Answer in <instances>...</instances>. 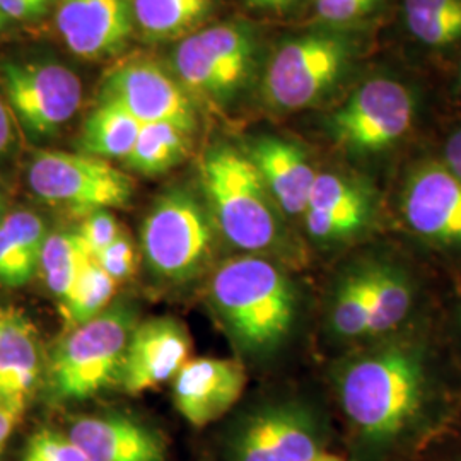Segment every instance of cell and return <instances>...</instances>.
I'll list each match as a JSON object with an SVG mask.
<instances>
[{
	"label": "cell",
	"instance_id": "cell-1",
	"mask_svg": "<svg viewBox=\"0 0 461 461\" xmlns=\"http://www.w3.org/2000/svg\"><path fill=\"white\" fill-rule=\"evenodd\" d=\"M339 392L354 428L369 439H390L422 409L428 393L426 367L412 347H381L347 364Z\"/></svg>",
	"mask_w": 461,
	"mask_h": 461
},
{
	"label": "cell",
	"instance_id": "cell-2",
	"mask_svg": "<svg viewBox=\"0 0 461 461\" xmlns=\"http://www.w3.org/2000/svg\"><path fill=\"white\" fill-rule=\"evenodd\" d=\"M209 294L232 337L253 352L279 346L296 318L293 282L264 255L243 253L219 265Z\"/></svg>",
	"mask_w": 461,
	"mask_h": 461
},
{
	"label": "cell",
	"instance_id": "cell-3",
	"mask_svg": "<svg viewBox=\"0 0 461 461\" xmlns=\"http://www.w3.org/2000/svg\"><path fill=\"white\" fill-rule=\"evenodd\" d=\"M200 178L215 230L232 247L264 257L279 251L277 205L248 154L226 144L207 149L200 161Z\"/></svg>",
	"mask_w": 461,
	"mask_h": 461
},
{
	"label": "cell",
	"instance_id": "cell-4",
	"mask_svg": "<svg viewBox=\"0 0 461 461\" xmlns=\"http://www.w3.org/2000/svg\"><path fill=\"white\" fill-rule=\"evenodd\" d=\"M137 323L129 304H113L91 321L67 330L50 356L53 396L62 402H83L110 384H118Z\"/></svg>",
	"mask_w": 461,
	"mask_h": 461
},
{
	"label": "cell",
	"instance_id": "cell-5",
	"mask_svg": "<svg viewBox=\"0 0 461 461\" xmlns=\"http://www.w3.org/2000/svg\"><path fill=\"white\" fill-rule=\"evenodd\" d=\"M215 230L211 212L190 192H166L142 224L140 243L149 268L175 284L195 279L212 258Z\"/></svg>",
	"mask_w": 461,
	"mask_h": 461
},
{
	"label": "cell",
	"instance_id": "cell-6",
	"mask_svg": "<svg viewBox=\"0 0 461 461\" xmlns=\"http://www.w3.org/2000/svg\"><path fill=\"white\" fill-rule=\"evenodd\" d=\"M26 180L40 200L81 217L125 207L135 192L127 173L84 152H36Z\"/></svg>",
	"mask_w": 461,
	"mask_h": 461
},
{
	"label": "cell",
	"instance_id": "cell-7",
	"mask_svg": "<svg viewBox=\"0 0 461 461\" xmlns=\"http://www.w3.org/2000/svg\"><path fill=\"white\" fill-rule=\"evenodd\" d=\"M346 41L331 34H308L280 47L264 77L267 103L280 112H296L321 98L346 68Z\"/></svg>",
	"mask_w": 461,
	"mask_h": 461
},
{
	"label": "cell",
	"instance_id": "cell-8",
	"mask_svg": "<svg viewBox=\"0 0 461 461\" xmlns=\"http://www.w3.org/2000/svg\"><path fill=\"white\" fill-rule=\"evenodd\" d=\"M253 50L245 26L217 24L186 36L175 51L173 66L186 91L226 103L247 81Z\"/></svg>",
	"mask_w": 461,
	"mask_h": 461
},
{
	"label": "cell",
	"instance_id": "cell-9",
	"mask_svg": "<svg viewBox=\"0 0 461 461\" xmlns=\"http://www.w3.org/2000/svg\"><path fill=\"white\" fill-rule=\"evenodd\" d=\"M415 99L407 86L388 77L356 89L331 118L335 137L346 148L371 154L392 148L412 127Z\"/></svg>",
	"mask_w": 461,
	"mask_h": 461
},
{
	"label": "cell",
	"instance_id": "cell-10",
	"mask_svg": "<svg viewBox=\"0 0 461 461\" xmlns=\"http://www.w3.org/2000/svg\"><path fill=\"white\" fill-rule=\"evenodd\" d=\"M0 77L11 106L34 135L59 132L83 103L79 77L57 62H5Z\"/></svg>",
	"mask_w": 461,
	"mask_h": 461
},
{
	"label": "cell",
	"instance_id": "cell-11",
	"mask_svg": "<svg viewBox=\"0 0 461 461\" xmlns=\"http://www.w3.org/2000/svg\"><path fill=\"white\" fill-rule=\"evenodd\" d=\"M103 99L113 101L144 123H169L192 133L197 125L195 106L186 89L163 67L137 60L112 72L104 83Z\"/></svg>",
	"mask_w": 461,
	"mask_h": 461
},
{
	"label": "cell",
	"instance_id": "cell-12",
	"mask_svg": "<svg viewBox=\"0 0 461 461\" xmlns=\"http://www.w3.org/2000/svg\"><path fill=\"white\" fill-rule=\"evenodd\" d=\"M321 455L313 415L294 403L249 415L230 439V461H316Z\"/></svg>",
	"mask_w": 461,
	"mask_h": 461
},
{
	"label": "cell",
	"instance_id": "cell-13",
	"mask_svg": "<svg viewBox=\"0 0 461 461\" xmlns=\"http://www.w3.org/2000/svg\"><path fill=\"white\" fill-rule=\"evenodd\" d=\"M188 331L175 318L137 323L129 340L118 384L129 395H140L175 378L190 359Z\"/></svg>",
	"mask_w": 461,
	"mask_h": 461
},
{
	"label": "cell",
	"instance_id": "cell-14",
	"mask_svg": "<svg viewBox=\"0 0 461 461\" xmlns=\"http://www.w3.org/2000/svg\"><path fill=\"white\" fill-rule=\"evenodd\" d=\"M245 386L247 371L238 359H188L173 378L175 407L188 424L205 428L234 407Z\"/></svg>",
	"mask_w": 461,
	"mask_h": 461
},
{
	"label": "cell",
	"instance_id": "cell-15",
	"mask_svg": "<svg viewBox=\"0 0 461 461\" xmlns=\"http://www.w3.org/2000/svg\"><path fill=\"white\" fill-rule=\"evenodd\" d=\"M55 24L74 55L110 59L127 47L132 34L131 0H60Z\"/></svg>",
	"mask_w": 461,
	"mask_h": 461
},
{
	"label": "cell",
	"instance_id": "cell-16",
	"mask_svg": "<svg viewBox=\"0 0 461 461\" xmlns=\"http://www.w3.org/2000/svg\"><path fill=\"white\" fill-rule=\"evenodd\" d=\"M407 224L422 238L443 245H461V180L446 166L415 171L402 200Z\"/></svg>",
	"mask_w": 461,
	"mask_h": 461
},
{
	"label": "cell",
	"instance_id": "cell-17",
	"mask_svg": "<svg viewBox=\"0 0 461 461\" xmlns=\"http://www.w3.org/2000/svg\"><path fill=\"white\" fill-rule=\"evenodd\" d=\"M68 438L89 461H165L163 438L146 424L120 413L72 420Z\"/></svg>",
	"mask_w": 461,
	"mask_h": 461
},
{
	"label": "cell",
	"instance_id": "cell-18",
	"mask_svg": "<svg viewBox=\"0 0 461 461\" xmlns=\"http://www.w3.org/2000/svg\"><path fill=\"white\" fill-rule=\"evenodd\" d=\"M41 346L33 323L19 312L0 313V407L19 415L41 378Z\"/></svg>",
	"mask_w": 461,
	"mask_h": 461
},
{
	"label": "cell",
	"instance_id": "cell-19",
	"mask_svg": "<svg viewBox=\"0 0 461 461\" xmlns=\"http://www.w3.org/2000/svg\"><path fill=\"white\" fill-rule=\"evenodd\" d=\"M303 217L314 240L342 241L366 228L371 219V202L359 185L335 173H321L316 175Z\"/></svg>",
	"mask_w": 461,
	"mask_h": 461
},
{
	"label": "cell",
	"instance_id": "cell-20",
	"mask_svg": "<svg viewBox=\"0 0 461 461\" xmlns=\"http://www.w3.org/2000/svg\"><path fill=\"white\" fill-rule=\"evenodd\" d=\"M248 156L277 209L287 215L304 214L318 175L306 154L293 142L264 137L253 144Z\"/></svg>",
	"mask_w": 461,
	"mask_h": 461
},
{
	"label": "cell",
	"instance_id": "cell-21",
	"mask_svg": "<svg viewBox=\"0 0 461 461\" xmlns=\"http://www.w3.org/2000/svg\"><path fill=\"white\" fill-rule=\"evenodd\" d=\"M49 236L41 215L13 211L0 217V284L23 287L40 270L43 243Z\"/></svg>",
	"mask_w": 461,
	"mask_h": 461
},
{
	"label": "cell",
	"instance_id": "cell-22",
	"mask_svg": "<svg viewBox=\"0 0 461 461\" xmlns=\"http://www.w3.org/2000/svg\"><path fill=\"white\" fill-rule=\"evenodd\" d=\"M142 123L113 101L101 99L98 108L87 116L81 135L84 154L99 159H125Z\"/></svg>",
	"mask_w": 461,
	"mask_h": 461
},
{
	"label": "cell",
	"instance_id": "cell-23",
	"mask_svg": "<svg viewBox=\"0 0 461 461\" xmlns=\"http://www.w3.org/2000/svg\"><path fill=\"white\" fill-rule=\"evenodd\" d=\"M214 0H131L133 26L152 41L190 33L209 16Z\"/></svg>",
	"mask_w": 461,
	"mask_h": 461
},
{
	"label": "cell",
	"instance_id": "cell-24",
	"mask_svg": "<svg viewBox=\"0 0 461 461\" xmlns=\"http://www.w3.org/2000/svg\"><path fill=\"white\" fill-rule=\"evenodd\" d=\"M190 137L192 133L169 123H144L123 163L146 176L163 175L188 156Z\"/></svg>",
	"mask_w": 461,
	"mask_h": 461
},
{
	"label": "cell",
	"instance_id": "cell-25",
	"mask_svg": "<svg viewBox=\"0 0 461 461\" xmlns=\"http://www.w3.org/2000/svg\"><path fill=\"white\" fill-rule=\"evenodd\" d=\"M87 257L89 255L76 230H55L47 236L41 249L38 272L43 276V280L51 296L57 299L59 306L66 303Z\"/></svg>",
	"mask_w": 461,
	"mask_h": 461
},
{
	"label": "cell",
	"instance_id": "cell-26",
	"mask_svg": "<svg viewBox=\"0 0 461 461\" xmlns=\"http://www.w3.org/2000/svg\"><path fill=\"white\" fill-rule=\"evenodd\" d=\"M403 16L409 32L429 47L461 38V0H403Z\"/></svg>",
	"mask_w": 461,
	"mask_h": 461
},
{
	"label": "cell",
	"instance_id": "cell-27",
	"mask_svg": "<svg viewBox=\"0 0 461 461\" xmlns=\"http://www.w3.org/2000/svg\"><path fill=\"white\" fill-rule=\"evenodd\" d=\"M371 321L369 335L396 329L411 312L412 289L407 279L388 267L369 268Z\"/></svg>",
	"mask_w": 461,
	"mask_h": 461
},
{
	"label": "cell",
	"instance_id": "cell-28",
	"mask_svg": "<svg viewBox=\"0 0 461 461\" xmlns=\"http://www.w3.org/2000/svg\"><path fill=\"white\" fill-rule=\"evenodd\" d=\"M116 284L93 257H87L70 294L60 306L67 330L84 325L108 310L115 296Z\"/></svg>",
	"mask_w": 461,
	"mask_h": 461
},
{
	"label": "cell",
	"instance_id": "cell-29",
	"mask_svg": "<svg viewBox=\"0 0 461 461\" xmlns=\"http://www.w3.org/2000/svg\"><path fill=\"white\" fill-rule=\"evenodd\" d=\"M331 329L346 339L369 335L371 321V287L369 268L347 277L333 299L330 313Z\"/></svg>",
	"mask_w": 461,
	"mask_h": 461
},
{
	"label": "cell",
	"instance_id": "cell-30",
	"mask_svg": "<svg viewBox=\"0 0 461 461\" xmlns=\"http://www.w3.org/2000/svg\"><path fill=\"white\" fill-rule=\"evenodd\" d=\"M23 461H89L68 434L41 429L33 434L24 449Z\"/></svg>",
	"mask_w": 461,
	"mask_h": 461
},
{
	"label": "cell",
	"instance_id": "cell-31",
	"mask_svg": "<svg viewBox=\"0 0 461 461\" xmlns=\"http://www.w3.org/2000/svg\"><path fill=\"white\" fill-rule=\"evenodd\" d=\"M87 255L96 258L101 251L110 247L120 234V224L108 211H98L84 217L81 226L76 230Z\"/></svg>",
	"mask_w": 461,
	"mask_h": 461
},
{
	"label": "cell",
	"instance_id": "cell-32",
	"mask_svg": "<svg viewBox=\"0 0 461 461\" xmlns=\"http://www.w3.org/2000/svg\"><path fill=\"white\" fill-rule=\"evenodd\" d=\"M95 260L116 282L131 279L137 272V265H139L135 245L125 234H120L115 241L104 251H101Z\"/></svg>",
	"mask_w": 461,
	"mask_h": 461
},
{
	"label": "cell",
	"instance_id": "cell-33",
	"mask_svg": "<svg viewBox=\"0 0 461 461\" xmlns=\"http://www.w3.org/2000/svg\"><path fill=\"white\" fill-rule=\"evenodd\" d=\"M379 0H314L316 14L331 24H344L369 14Z\"/></svg>",
	"mask_w": 461,
	"mask_h": 461
},
{
	"label": "cell",
	"instance_id": "cell-34",
	"mask_svg": "<svg viewBox=\"0 0 461 461\" xmlns=\"http://www.w3.org/2000/svg\"><path fill=\"white\" fill-rule=\"evenodd\" d=\"M51 0H0V11L9 19H38L49 9Z\"/></svg>",
	"mask_w": 461,
	"mask_h": 461
},
{
	"label": "cell",
	"instance_id": "cell-35",
	"mask_svg": "<svg viewBox=\"0 0 461 461\" xmlns=\"http://www.w3.org/2000/svg\"><path fill=\"white\" fill-rule=\"evenodd\" d=\"M446 167L461 180V129L453 133L445 148Z\"/></svg>",
	"mask_w": 461,
	"mask_h": 461
},
{
	"label": "cell",
	"instance_id": "cell-36",
	"mask_svg": "<svg viewBox=\"0 0 461 461\" xmlns=\"http://www.w3.org/2000/svg\"><path fill=\"white\" fill-rule=\"evenodd\" d=\"M14 140V131L9 110L5 106V101L0 95V156H4Z\"/></svg>",
	"mask_w": 461,
	"mask_h": 461
},
{
	"label": "cell",
	"instance_id": "cell-37",
	"mask_svg": "<svg viewBox=\"0 0 461 461\" xmlns=\"http://www.w3.org/2000/svg\"><path fill=\"white\" fill-rule=\"evenodd\" d=\"M17 420H19V413L0 407V447H4L5 441L13 434V430L16 428Z\"/></svg>",
	"mask_w": 461,
	"mask_h": 461
},
{
	"label": "cell",
	"instance_id": "cell-38",
	"mask_svg": "<svg viewBox=\"0 0 461 461\" xmlns=\"http://www.w3.org/2000/svg\"><path fill=\"white\" fill-rule=\"evenodd\" d=\"M296 0H247L248 5L253 9H270V11H279L291 4H294Z\"/></svg>",
	"mask_w": 461,
	"mask_h": 461
},
{
	"label": "cell",
	"instance_id": "cell-39",
	"mask_svg": "<svg viewBox=\"0 0 461 461\" xmlns=\"http://www.w3.org/2000/svg\"><path fill=\"white\" fill-rule=\"evenodd\" d=\"M316 461H346L342 460L340 456H335V455H327V453H323L320 458Z\"/></svg>",
	"mask_w": 461,
	"mask_h": 461
},
{
	"label": "cell",
	"instance_id": "cell-40",
	"mask_svg": "<svg viewBox=\"0 0 461 461\" xmlns=\"http://www.w3.org/2000/svg\"><path fill=\"white\" fill-rule=\"evenodd\" d=\"M9 21H11V19H9V17L5 16V14L0 11V32H2V30L7 26V23H9Z\"/></svg>",
	"mask_w": 461,
	"mask_h": 461
},
{
	"label": "cell",
	"instance_id": "cell-41",
	"mask_svg": "<svg viewBox=\"0 0 461 461\" xmlns=\"http://www.w3.org/2000/svg\"><path fill=\"white\" fill-rule=\"evenodd\" d=\"M2 211H4V195H2V192H0V217H2Z\"/></svg>",
	"mask_w": 461,
	"mask_h": 461
},
{
	"label": "cell",
	"instance_id": "cell-42",
	"mask_svg": "<svg viewBox=\"0 0 461 461\" xmlns=\"http://www.w3.org/2000/svg\"><path fill=\"white\" fill-rule=\"evenodd\" d=\"M460 84H461V68H460Z\"/></svg>",
	"mask_w": 461,
	"mask_h": 461
},
{
	"label": "cell",
	"instance_id": "cell-43",
	"mask_svg": "<svg viewBox=\"0 0 461 461\" xmlns=\"http://www.w3.org/2000/svg\"><path fill=\"white\" fill-rule=\"evenodd\" d=\"M0 451H2V447H0Z\"/></svg>",
	"mask_w": 461,
	"mask_h": 461
},
{
	"label": "cell",
	"instance_id": "cell-44",
	"mask_svg": "<svg viewBox=\"0 0 461 461\" xmlns=\"http://www.w3.org/2000/svg\"><path fill=\"white\" fill-rule=\"evenodd\" d=\"M0 313H2V310H0Z\"/></svg>",
	"mask_w": 461,
	"mask_h": 461
}]
</instances>
